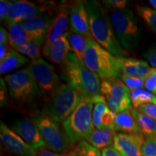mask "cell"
Segmentation results:
<instances>
[{
	"instance_id": "obj_18",
	"label": "cell",
	"mask_w": 156,
	"mask_h": 156,
	"mask_svg": "<svg viewBox=\"0 0 156 156\" xmlns=\"http://www.w3.org/2000/svg\"><path fill=\"white\" fill-rule=\"evenodd\" d=\"M116 114L108 106L106 102L94 103L93 110V126L97 129L108 128L114 130Z\"/></svg>"
},
{
	"instance_id": "obj_6",
	"label": "cell",
	"mask_w": 156,
	"mask_h": 156,
	"mask_svg": "<svg viewBox=\"0 0 156 156\" xmlns=\"http://www.w3.org/2000/svg\"><path fill=\"white\" fill-rule=\"evenodd\" d=\"M94 103L84 98L75 110L62 122L63 131L72 147L82 140H85L94 129L93 110Z\"/></svg>"
},
{
	"instance_id": "obj_10",
	"label": "cell",
	"mask_w": 156,
	"mask_h": 156,
	"mask_svg": "<svg viewBox=\"0 0 156 156\" xmlns=\"http://www.w3.org/2000/svg\"><path fill=\"white\" fill-rule=\"evenodd\" d=\"M27 69L34 77L42 94L46 95V98L51 94L59 85V77L55 72L54 66L41 58L31 60Z\"/></svg>"
},
{
	"instance_id": "obj_35",
	"label": "cell",
	"mask_w": 156,
	"mask_h": 156,
	"mask_svg": "<svg viewBox=\"0 0 156 156\" xmlns=\"http://www.w3.org/2000/svg\"><path fill=\"white\" fill-rule=\"evenodd\" d=\"M140 112L147 115L149 117L156 121V105L153 103H147L143 104L138 107L137 108Z\"/></svg>"
},
{
	"instance_id": "obj_32",
	"label": "cell",
	"mask_w": 156,
	"mask_h": 156,
	"mask_svg": "<svg viewBox=\"0 0 156 156\" xmlns=\"http://www.w3.org/2000/svg\"><path fill=\"white\" fill-rule=\"evenodd\" d=\"M142 156H156V135L145 137L142 147Z\"/></svg>"
},
{
	"instance_id": "obj_7",
	"label": "cell",
	"mask_w": 156,
	"mask_h": 156,
	"mask_svg": "<svg viewBox=\"0 0 156 156\" xmlns=\"http://www.w3.org/2000/svg\"><path fill=\"white\" fill-rule=\"evenodd\" d=\"M9 96L20 106L33 104L43 95L38 84L27 68L9 74L5 77Z\"/></svg>"
},
{
	"instance_id": "obj_43",
	"label": "cell",
	"mask_w": 156,
	"mask_h": 156,
	"mask_svg": "<svg viewBox=\"0 0 156 156\" xmlns=\"http://www.w3.org/2000/svg\"><path fill=\"white\" fill-rule=\"evenodd\" d=\"M148 2L152 5V7L153 8H155V9H156V0H149Z\"/></svg>"
},
{
	"instance_id": "obj_4",
	"label": "cell",
	"mask_w": 156,
	"mask_h": 156,
	"mask_svg": "<svg viewBox=\"0 0 156 156\" xmlns=\"http://www.w3.org/2000/svg\"><path fill=\"white\" fill-rule=\"evenodd\" d=\"M79 91L67 83H60L45 98L44 111L58 123L63 122L84 98Z\"/></svg>"
},
{
	"instance_id": "obj_1",
	"label": "cell",
	"mask_w": 156,
	"mask_h": 156,
	"mask_svg": "<svg viewBox=\"0 0 156 156\" xmlns=\"http://www.w3.org/2000/svg\"><path fill=\"white\" fill-rule=\"evenodd\" d=\"M85 5L92 38L113 55L117 57L127 56L128 53L121 46L115 36L108 15L100 4L95 0H87Z\"/></svg>"
},
{
	"instance_id": "obj_12",
	"label": "cell",
	"mask_w": 156,
	"mask_h": 156,
	"mask_svg": "<svg viewBox=\"0 0 156 156\" xmlns=\"http://www.w3.org/2000/svg\"><path fill=\"white\" fill-rule=\"evenodd\" d=\"M0 138L4 146L17 156H34L35 151L22 138L9 128L5 123H0Z\"/></svg>"
},
{
	"instance_id": "obj_28",
	"label": "cell",
	"mask_w": 156,
	"mask_h": 156,
	"mask_svg": "<svg viewBox=\"0 0 156 156\" xmlns=\"http://www.w3.org/2000/svg\"><path fill=\"white\" fill-rule=\"evenodd\" d=\"M66 156H102L100 150L91 145L86 140H82L73 146Z\"/></svg>"
},
{
	"instance_id": "obj_25",
	"label": "cell",
	"mask_w": 156,
	"mask_h": 156,
	"mask_svg": "<svg viewBox=\"0 0 156 156\" xmlns=\"http://www.w3.org/2000/svg\"><path fill=\"white\" fill-rule=\"evenodd\" d=\"M131 112L140 132L145 137L156 135V121L136 108H133Z\"/></svg>"
},
{
	"instance_id": "obj_15",
	"label": "cell",
	"mask_w": 156,
	"mask_h": 156,
	"mask_svg": "<svg viewBox=\"0 0 156 156\" xmlns=\"http://www.w3.org/2000/svg\"><path fill=\"white\" fill-rule=\"evenodd\" d=\"M145 136L142 134H116L114 147L122 156H142Z\"/></svg>"
},
{
	"instance_id": "obj_17",
	"label": "cell",
	"mask_w": 156,
	"mask_h": 156,
	"mask_svg": "<svg viewBox=\"0 0 156 156\" xmlns=\"http://www.w3.org/2000/svg\"><path fill=\"white\" fill-rule=\"evenodd\" d=\"M70 30L92 38L85 1H77L70 7Z\"/></svg>"
},
{
	"instance_id": "obj_11",
	"label": "cell",
	"mask_w": 156,
	"mask_h": 156,
	"mask_svg": "<svg viewBox=\"0 0 156 156\" xmlns=\"http://www.w3.org/2000/svg\"><path fill=\"white\" fill-rule=\"evenodd\" d=\"M44 12L46 9L35 3L25 0H13L11 1L8 16L5 23L8 27L14 23H21L34 18Z\"/></svg>"
},
{
	"instance_id": "obj_2",
	"label": "cell",
	"mask_w": 156,
	"mask_h": 156,
	"mask_svg": "<svg viewBox=\"0 0 156 156\" xmlns=\"http://www.w3.org/2000/svg\"><path fill=\"white\" fill-rule=\"evenodd\" d=\"M64 79L67 83L79 91L85 98L92 100L102 95L101 82L96 74L87 68L71 51L67 61L63 65Z\"/></svg>"
},
{
	"instance_id": "obj_40",
	"label": "cell",
	"mask_w": 156,
	"mask_h": 156,
	"mask_svg": "<svg viewBox=\"0 0 156 156\" xmlns=\"http://www.w3.org/2000/svg\"><path fill=\"white\" fill-rule=\"evenodd\" d=\"M101 153L102 156H122L114 147L105 148L101 152Z\"/></svg>"
},
{
	"instance_id": "obj_26",
	"label": "cell",
	"mask_w": 156,
	"mask_h": 156,
	"mask_svg": "<svg viewBox=\"0 0 156 156\" xmlns=\"http://www.w3.org/2000/svg\"><path fill=\"white\" fill-rule=\"evenodd\" d=\"M9 34V45L12 49H15L20 45L30 40L29 34L20 23H14L7 27Z\"/></svg>"
},
{
	"instance_id": "obj_29",
	"label": "cell",
	"mask_w": 156,
	"mask_h": 156,
	"mask_svg": "<svg viewBox=\"0 0 156 156\" xmlns=\"http://www.w3.org/2000/svg\"><path fill=\"white\" fill-rule=\"evenodd\" d=\"M131 100L134 108L147 103H153L156 105V96L146 89L139 88L131 90Z\"/></svg>"
},
{
	"instance_id": "obj_21",
	"label": "cell",
	"mask_w": 156,
	"mask_h": 156,
	"mask_svg": "<svg viewBox=\"0 0 156 156\" xmlns=\"http://www.w3.org/2000/svg\"><path fill=\"white\" fill-rule=\"evenodd\" d=\"M115 135L116 132L112 129L95 128L87 136L85 140L93 147L103 151L105 148L112 147L114 145Z\"/></svg>"
},
{
	"instance_id": "obj_33",
	"label": "cell",
	"mask_w": 156,
	"mask_h": 156,
	"mask_svg": "<svg viewBox=\"0 0 156 156\" xmlns=\"http://www.w3.org/2000/svg\"><path fill=\"white\" fill-rule=\"evenodd\" d=\"M145 88L153 94H156V67H152L151 73L145 80Z\"/></svg>"
},
{
	"instance_id": "obj_16",
	"label": "cell",
	"mask_w": 156,
	"mask_h": 156,
	"mask_svg": "<svg viewBox=\"0 0 156 156\" xmlns=\"http://www.w3.org/2000/svg\"><path fill=\"white\" fill-rule=\"evenodd\" d=\"M69 12L70 8L67 7H62L58 9L48 30L42 51L49 48L69 31L68 28L69 27Z\"/></svg>"
},
{
	"instance_id": "obj_20",
	"label": "cell",
	"mask_w": 156,
	"mask_h": 156,
	"mask_svg": "<svg viewBox=\"0 0 156 156\" xmlns=\"http://www.w3.org/2000/svg\"><path fill=\"white\" fill-rule=\"evenodd\" d=\"M151 69L147 62L134 58L122 57V75L145 79Z\"/></svg>"
},
{
	"instance_id": "obj_24",
	"label": "cell",
	"mask_w": 156,
	"mask_h": 156,
	"mask_svg": "<svg viewBox=\"0 0 156 156\" xmlns=\"http://www.w3.org/2000/svg\"><path fill=\"white\" fill-rule=\"evenodd\" d=\"M64 36L69 42L72 51L76 54L80 60L83 61L84 54L86 51L89 37L77 34L70 30L66 33Z\"/></svg>"
},
{
	"instance_id": "obj_14",
	"label": "cell",
	"mask_w": 156,
	"mask_h": 156,
	"mask_svg": "<svg viewBox=\"0 0 156 156\" xmlns=\"http://www.w3.org/2000/svg\"><path fill=\"white\" fill-rule=\"evenodd\" d=\"M11 129L34 149L45 146L38 126L33 118L20 119L12 124Z\"/></svg>"
},
{
	"instance_id": "obj_19",
	"label": "cell",
	"mask_w": 156,
	"mask_h": 156,
	"mask_svg": "<svg viewBox=\"0 0 156 156\" xmlns=\"http://www.w3.org/2000/svg\"><path fill=\"white\" fill-rule=\"evenodd\" d=\"M70 51L69 42L64 36L47 49L42 51V54L51 62L63 66L67 61Z\"/></svg>"
},
{
	"instance_id": "obj_42",
	"label": "cell",
	"mask_w": 156,
	"mask_h": 156,
	"mask_svg": "<svg viewBox=\"0 0 156 156\" xmlns=\"http://www.w3.org/2000/svg\"><path fill=\"white\" fill-rule=\"evenodd\" d=\"M9 44V34L2 26L0 28V44Z\"/></svg>"
},
{
	"instance_id": "obj_23",
	"label": "cell",
	"mask_w": 156,
	"mask_h": 156,
	"mask_svg": "<svg viewBox=\"0 0 156 156\" xmlns=\"http://www.w3.org/2000/svg\"><path fill=\"white\" fill-rule=\"evenodd\" d=\"M29 63V58L17 51L11 49L4 58L0 62V73L6 74L13 70L20 68Z\"/></svg>"
},
{
	"instance_id": "obj_38",
	"label": "cell",
	"mask_w": 156,
	"mask_h": 156,
	"mask_svg": "<svg viewBox=\"0 0 156 156\" xmlns=\"http://www.w3.org/2000/svg\"><path fill=\"white\" fill-rule=\"evenodd\" d=\"M34 156H66V155L65 154L60 155V154L51 151V150L46 147V146H44V147L36 149Z\"/></svg>"
},
{
	"instance_id": "obj_27",
	"label": "cell",
	"mask_w": 156,
	"mask_h": 156,
	"mask_svg": "<svg viewBox=\"0 0 156 156\" xmlns=\"http://www.w3.org/2000/svg\"><path fill=\"white\" fill-rule=\"evenodd\" d=\"M41 43L34 40H29L28 41L20 45L15 48V51L20 54L25 55L32 60L40 58L41 56Z\"/></svg>"
},
{
	"instance_id": "obj_31",
	"label": "cell",
	"mask_w": 156,
	"mask_h": 156,
	"mask_svg": "<svg viewBox=\"0 0 156 156\" xmlns=\"http://www.w3.org/2000/svg\"><path fill=\"white\" fill-rule=\"evenodd\" d=\"M121 80L122 83L130 90V91L133 90L142 88L145 87V80L142 78L132 77L126 75H122L121 77Z\"/></svg>"
},
{
	"instance_id": "obj_22",
	"label": "cell",
	"mask_w": 156,
	"mask_h": 156,
	"mask_svg": "<svg viewBox=\"0 0 156 156\" xmlns=\"http://www.w3.org/2000/svg\"><path fill=\"white\" fill-rule=\"evenodd\" d=\"M115 132L126 134H142L131 111L117 113L115 118Z\"/></svg>"
},
{
	"instance_id": "obj_8",
	"label": "cell",
	"mask_w": 156,
	"mask_h": 156,
	"mask_svg": "<svg viewBox=\"0 0 156 156\" xmlns=\"http://www.w3.org/2000/svg\"><path fill=\"white\" fill-rule=\"evenodd\" d=\"M32 118L38 126L46 147L56 153L66 154L71 151L72 145L58 123L44 111L36 112Z\"/></svg>"
},
{
	"instance_id": "obj_37",
	"label": "cell",
	"mask_w": 156,
	"mask_h": 156,
	"mask_svg": "<svg viewBox=\"0 0 156 156\" xmlns=\"http://www.w3.org/2000/svg\"><path fill=\"white\" fill-rule=\"evenodd\" d=\"M10 5L11 1H8V0H1L0 1V20H1V22H5L7 20Z\"/></svg>"
},
{
	"instance_id": "obj_41",
	"label": "cell",
	"mask_w": 156,
	"mask_h": 156,
	"mask_svg": "<svg viewBox=\"0 0 156 156\" xmlns=\"http://www.w3.org/2000/svg\"><path fill=\"white\" fill-rule=\"evenodd\" d=\"M9 45L8 44H0V62L2 61L7 55L8 52L11 49H9Z\"/></svg>"
},
{
	"instance_id": "obj_39",
	"label": "cell",
	"mask_w": 156,
	"mask_h": 156,
	"mask_svg": "<svg viewBox=\"0 0 156 156\" xmlns=\"http://www.w3.org/2000/svg\"><path fill=\"white\" fill-rule=\"evenodd\" d=\"M0 83H1V90H0L1 91V106H2L7 102L9 91L8 89H7V85H6L5 81L3 80L2 78H1V80H0Z\"/></svg>"
},
{
	"instance_id": "obj_5",
	"label": "cell",
	"mask_w": 156,
	"mask_h": 156,
	"mask_svg": "<svg viewBox=\"0 0 156 156\" xmlns=\"http://www.w3.org/2000/svg\"><path fill=\"white\" fill-rule=\"evenodd\" d=\"M115 36L125 50H135L139 46L142 28L133 12L127 8L111 10L108 14Z\"/></svg>"
},
{
	"instance_id": "obj_9",
	"label": "cell",
	"mask_w": 156,
	"mask_h": 156,
	"mask_svg": "<svg viewBox=\"0 0 156 156\" xmlns=\"http://www.w3.org/2000/svg\"><path fill=\"white\" fill-rule=\"evenodd\" d=\"M101 90L108 106L116 114L133 109L131 91L121 80L107 79L101 80Z\"/></svg>"
},
{
	"instance_id": "obj_30",
	"label": "cell",
	"mask_w": 156,
	"mask_h": 156,
	"mask_svg": "<svg viewBox=\"0 0 156 156\" xmlns=\"http://www.w3.org/2000/svg\"><path fill=\"white\" fill-rule=\"evenodd\" d=\"M136 10L139 16L156 34V9L145 6H136Z\"/></svg>"
},
{
	"instance_id": "obj_3",
	"label": "cell",
	"mask_w": 156,
	"mask_h": 156,
	"mask_svg": "<svg viewBox=\"0 0 156 156\" xmlns=\"http://www.w3.org/2000/svg\"><path fill=\"white\" fill-rule=\"evenodd\" d=\"M85 66L101 80L120 79L122 75V57H117L103 48L93 38H89L83 57Z\"/></svg>"
},
{
	"instance_id": "obj_13",
	"label": "cell",
	"mask_w": 156,
	"mask_h": 156,
	"mask_svg": "<svg viewBox=\"0 0 156 156\" xmlns=\"http://www.w3.org/2000/svg\"><path fill=\"white\" fill-rule=\"evenodd\" d=\"M54 18L55 16L52 13L46 11L38 16L24 21L20 24L28 32L30 40L37 41L44 44Z\"/></svg>"
},
{
	"instance_id": "obj_36",
	"label": "cell",
	"mask_w": 156,
	"mask_h": 156,
	"mask_svg": "<svg viewBox=\"0 0 156 156\" xmlns=\"http://www.w3.org/2000/svg\"><path fill=\"white\" fill-rule=\"evenodd\" d=\"M143 57L153 68L156 67V45L152 46L143 54Z\"/></svg>"
},
{
	"instance_id": "obj_34",
	"label": "cell",
	"mask_w": 156,
	"mask_h": 156,
	"mask_svg": "<svg viewBox=\"0 0 156 156\" xmlns=\"http://www.w3.org/2000/svg\"><path fill=\"white\" fill-rule=\"evenodd\" d=\"M128 2L125 0H104L102 1L103 5L106 9L111 10L125 9Z\"/></svg>"
}]
</instances>
